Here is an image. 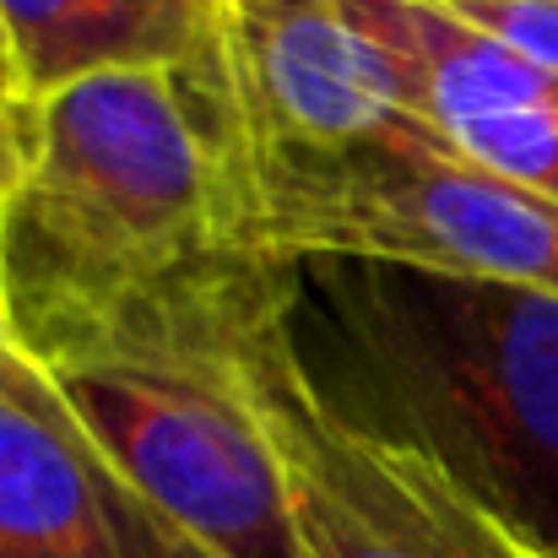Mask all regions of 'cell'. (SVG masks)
Instances as JSON below:
<instances>
[{
    "mask_svg": "<svg viewBox=\"0 0 558 558\" xmlns=\"http://www.w3.org/2000/svg\"><path fill=\"white\" fill-rule=\"evenodd\" d=\"M266 310L304 390L439 466L558 558V293L359 255H266Z\"/></svg>",
    "mask_w": 558,
    "mask_h": 558,
    "instance_id": "obj_1",
    "label": "cell"
},
{
    "mask_svg": "<svg viewBox=\"0 0 558 558\" xmlns=\"http://www.w3.org/2000/svg\"><path fill=\"white\" fill-rule=\"evenodd\" d=\"M228 255L211 65L114 71L27 109L0 206V320L38 364Z\"/></svg>",
    "mask_w": 558,
    "mask_h": 558,
    "instance_id": "obj_2",
    "label": "cell"
},
{
    "mask_svg": "<svg viewBox=\"0 0 558 558\" xmlns=\"http://www.w3.org/2000/svg\"><path fill=\"white\" fill-rule=\"evenodd\" d=\"M244 260L195 271L44 369L201 558H304L288 472L239 364Z\"/></svg>",
    "mask_w": 558,
    "mask_h": 558,
    "instance_id": "obj_3",
    "label": "cell"
},
{
    "mask_svg": "<svg viewBox=\"0 0 558 558\" xmlns=\"http://www.w3.org/2000/svg\"><path fill=\"white\" fill-rule=\"evenodd\" d=\"M239 255H359L558 293V201L510 185L439 136L222 163Z\"/></svg>",
    "mask_w": 558,
    "mask_h": 558,
    "instance_id": "obj_4",
    "label": "cell"
},
{
    "mask_svg": "<svg viewBox=\"0 0 558 558\" xmlns=\"http://www.w3.org/2000/svg\"><path fill=\"white\" fill-rule=\"evenodd\" d=\"M239 364L288 472L304 558H543L439 466L337 423L293 374L266 310V255L239 277Z\"/></svg>",
    "mask_w": 558,
    "mask_h": 558,
    "instance_id": "obj_5",
    "label": "cell"
},
{
    "mask_svg": "<svg viewBox=\"0 0 558 558\" xmlns=\"http://www.w3.org/2000/svg\"><path fill=\"white\" fill-rule=\"evenodd\" d=\"M222 163L428 136L337 0H228L217 44Z\"/></svg>",
    "mask_w": 558,
    "mask_h": 558,
    "instance_id": "obj_6",
    "label": "cell"
},
{
    "mask_svg": "<svg viewBox=\"0 0 558 558\" xmlns=\"http://www.w3.org/2000/svg\"><path fill=\"white\" fill-rule=\"evenodd\" d=\"M401 109L466 163L558 201V76L477 33L450 0H337Z\"/></svg>",
    "mask_w": 558,
    "mask_h": 558,
    "instance_id": "obj_7",
    "label": "cell"
},
{
    "mask_svg": "<svg viewBox=\"0 0 558 558\" xmlns=\"http://www.w3.org/2000/svg\"><path fill=\"white\" fill-rule=\"evenodd\" d=\"M0 558H201L0 320Z\"/></svg>",
    "mask_w": 558,
    "mask_h": 558,
    "instance_id": "obj_8",
    "label": "cell"
},
{
    "mask_svg": "<svg viewBox=\"0 0 558 558\" xmlns=\"http://www.w3.org/2000/svg\"><path fill=\"white\" fill-rule=\"evenodd\" d=\"M228 0H0L27 98L114 71L217 65Z\"/></svg>",
    "mask_w": 558,
    "mask_h": 558,
    "instance_id": "obj_9",
    "label": "cell"
},
{
    "mask_svg": "<svg viewBox=\"0 0 558 558\" xmlns=\"http://www.w3.org/2000/svg\"><path fill=\"white\" fill-rule=\"evenodd\" d=\"M477 33L558 76V0H450Z\"/></svg>",
    "mask_w": 558,
    "mask_h": 558,
    "instance_id": "obj_10",
    "label": "cell"
},
{
    "mask_svg": "<svg viewBox=\"0 0 558 558\" xmlns=\"http://www.w3.org/2000/svg\"><path fill=\"white\" fill-rule=\"evenodd\" d=\"M16 169H22V158L0 147V206H5V190H11V180H16Z\"/></svg>",
    "mask_w": 558,
    "mask_h": 558,
    "instance_id": "obj_11",
    "label": "cell"
}]
</instances>
